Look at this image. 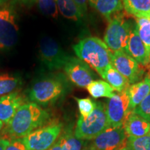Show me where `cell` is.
Masks as SVG:
<instances>
[{"label":"cell","mask_w":150,"mask_h":150,"mask_svg":"<svg viewBox=\"0 0 150 150\" xmlns=\"http://www.w3.org/2000/svg\"><path fill=\"white\" fill-rule=\"evenodd\" d=\"M73 1L77 5V6L79 8L81 13L83 15V16H85L88 10V0H73Z\"/></svg>","instance_id":"30"},{"label":"cell","mask_w":150,"mask_h":150,"mask_svg":"<svg viewBox=\"0 0 150 150\" xmlns=\"http://www.w3.org/2000/svg\"><path fill=\"white\" fill-rule=\"evenodd\" d=\"M23 104V97L16 91L0 97V120L8 124Z\"/></svg>","instance_id":"14"},{"label":"cell","mask_w":150,"mask_h":150,"mask_svg":"<svg viewBox=\"0 0 150 150\" xmlns=\"http://www.w3.org/2000/svg\"><path fill=\"white\" fill-rule=\"evenodd\" d=\"M66 76L74 85L85 88L94 81L95 75L91 68L79 59L71 57L63 67Z\"/></svg>","instance_id":"12"},{"label":"cell","mask_w":150,"mask_h":150,"mask_svg":"<svg viewBox=\"0 0 150 150\" xmlns=\"http://www.w3.org/2000/svg\"><path fill=\"white\" fill-rule=\"evenodd\" d=\"M86 89L90 95L95 99L100 97H107L110 99L115 95V90L109 83L103 80L93 81L86 87Z\"/></svg>","instance_id":"20"},{"label":"cell","mask_w":150,"mask_h":150,"mask_svg":"<svg viewBox=\"0 0 150 150\" xmlns=\"http://www.w3.org/2000/svg\"><path fill=\"white\" fill-rule=\"evenodd\" d=\"M123 8L136 18H150V0H122Z\"/></svg>","instance_id":"18"},{"label":"cell","mask_w":150,"mask_h":150,"mask_svg":"<svg viewBox=\"0 0 150 150\" xmlns=\"http://www.w3.org/2000/svg\"><path fill=\"white\" fill-rule=\"evenodd\" d=\"M133 112L150 122V93L134 108Z\"/></svg>","instance_id":"28"},{"label":"cell","mask_w":150,"mask_h":150,"mask_svg":"<svg viewBox=\"0 0 150 150\" xmlns=\"http://www.w3.org/2000/svg\"><path fill=\"white\" fill-rule=\"evenodd\" d=\"M39 56L42 64L50 70L63 68L72 57L55 40L47 36L43 37L39 43Z\"/></svg>","instance_id":"7"},{"label":"cell","mask_w":150,"mask_h":150,"mask_svg":"<svg viewBox=\"0 0 150 150\" xmlns=\"http://www.w3.org/2000/svg\"><path fill=\"white\" fill-rule=\"evenodd\" d=\"M129 110L133 111L142 100L150 93V79L147 76L138 83L131 84L128 88Z\"/></svg>","instance_id":"16"},{"label":"cell","mask_w":150,"mask_h":150,"mask_svg":"<svg viewBox=\"0 0 150 150\" xmlns=\"http://www.w3.org/2000/svg\"><path fill=\"white\" fill-rule=\"evenodd\" d=\"M7 0H0V5H2L3 4H4Z\"/></svg>","instance_id":"35"},{"label":"cell","mask_w":150,"mask_h":150,"mask_svg":"<svg viewBox=\"0 0 150 150\" xmlns=\"http://www.w3.org/2000/svg\"><path fill=\"white\" fill-rule=\"evenodd\" d=\"M19 27L17 13L12 6H0V50H10L18 42Z\"/></svg>","instance_id":"6"},{"label":"cell","mask_w":150,"mask_h":150,"mask_svg":"<svg viewBox=\"0 0 150 150\" xmlns=\"http://www.w3.org/2000/svg\"><path fill=\"white\" fill-rule=\"evenodd\" d=\"M108 127L106 105L101 102H96V107L87 117H79L74 135L83 140L95 139L99 134Z\"/></svg>","instance_id":"4"},{"label":"cell","mask_w":150,"mask_h":150,"mask_svg":"<svg viewBox=\"0 0 150 150\" xmlns=\"http://www.w3.org/2000/svg\"><path fill=\"white\" fill-rule=\"evenodd\" d=\"M102 78L106 80V82L112 86V88L118 93L127 90L131 85L129 81L112 65L105 71Z\"/></svg>","instance_id":"19"},{"label":"cell","mask_w":150,"mask_h":150,"mask_svg":"<svg viewBox=\"0 0 150 150\" xmlns=\"http://www.w3.org/2000/svg\"><path fill=\"white\" fill-rule=\"evenodd\" d=\"M91 7L109 20L123 9L122 0H88Z\"/></svg>","instance_id":"17"},{"label":"cell","mask_w":150,"mask_h":150,"mask_svg":"<svg viewBox=\"0 0 150 150\" xmlns=\"http://www.w3.org/2000/svg\"><path fill=\"white\" fill-rule=\"evenodd\" d=\"M66 89L67 80L64 75H49L33 84L28 93V97L31 102L46 106L56 102L64 95Z\"/></svg>","instance_id":"3"},{"label":"cell","mask_w":150,"mask_h":150,"mask_svg":"<svg viewBox=\"0 0 150 150\" xmlns=\"http://www.w3.org/2000/svg\"><path fill=\"white\" fill-rule=\"evenodd\" d=\"M128 88L108 99L106 104V112L108 127H122L130 112Z\"/></svg>","instance_id":"9"},{"label":"cell","mask_w":150,"mask_h":150,"mask_svg":"<svg viewBox=\"0 0 150 150\" xmlns=\"http://www.w3.org/2000/svg\"><path fill=\"white\" fill-rule=\"evenodd\" d=\"M77 57L101 76L111 66L112 53L106 43L97 37H87L73 46Z\"/></svg>","instance_id":"2"},{"label":"cell","mask_w":150,"mask_h":150,"mask_svg":"<svg viewBox=\"0 0 150 150\" xmlns=\"http://www.w3.org/2000/svg\"><path fill=\"white\" fill-rule=\"evenodd\" d=\"M125 52L141 65L145 66L150 63V58L145 45L137 32L136 25H132L131 27Z\"/></svg>","instance_id":"13"},{"label":"cell","mask_w":150,"mask_h":150,"mask_svg":"<svg viewBox=\"0 0 150 150\" xmlns=\"http://www.w3.org/2000/svg\"><path fill=\"white\" fill-rule=\"evenodd\" d=\"M5 150H29L22 138H14L10 140Z\"/></svg>","instance_id":"29"},{"label":"cell","mask_w":150,"mask_h":150,"mask_svg":"<svg viewBox=\"0 0 150 150\" xmlns=\"http://www.w3.org/2000/svg\"><path fill=\"white\" fill-rule=\"evenodd\" d=\"M50 118V114L34 102L24 103L7 124L6 134L14 138H22L42 127Z\"/></svg>","instance_id":"1"},{"label":"cell","mask_w":150,"mask_h":150,"mask_svg":"<svg viewBox=\"0 0 150 150\" xmlns=\"http://www.w3.org/2000/svg\"><path fill=\"white\" fill-rule=\"evenodd\" d=\"M127 137H142L150 134V122L131 111L122 125Z\"/></svg>","instance_id":"15"},{"label":"cell","mask_w":150,"mask_h":150,"mask_svg":"<svg viewBox=\"0 0 150 150\" xmlns=\"http://www.w3.org/2000/svg\"><path fill=\"white\" fill-rule=\"evenodd\" d=\"M111 64L130 84L140 81L145 73L141 65L124 51L112 52Z\"/></svg>","instance_id":"11"},{"label":"cell","mask_w":150,"mask_h":150,"mask_svg":"<svg viewBox=\"0 0 150 150\" xmlns=\"http://www.w3.org/2000/svg\"><path fill=\"white\" fill-rule=\"evenodd\" d=\"M10 140L7 138H0V150H5Z\"/></svg>","instance_id":"32"},{"label":"cell","mask_w":150,"mask_h":150,"mask_svg":"<svg viewBox=\"0 0 150 150\" xmlns=\"http://www.w3.org/2000/svg\"><path fill=\"white\" fill-rule=\"evenodd\" d=\"M59 12L64 18L73 20L79 21L83 15L73 0H56Z\"/></svg>","instance_id":"21"},{"label":"cell","mask_w":150,"mask_h":150,"mask_svg":"<svg viewBox=\"0 0 150 150\" xmlns=\"http://www.w3.org/2000/svg\"><path fill=\"white\" fill-rule=\"evenodd\" d=\"M136 22L137 32L145 45L150 58V18H136Z\"/></svg>","instance_id":"23"},{"label":"cell","mask_w":150,"mask_h":150,"mask_svg":"<svg viewBox=\"0 0 150 150\" xmlns=\"http://www.w3.org/2000/svg\"><path fill=\"white\" fill-rule=\"evenodd\" d=\"M127 145V137L123 127H108L89 146V150H117Z\"/></svg>","instance_id":"10"},{"label":"cell","mask_w":150,"mask_h":150,"mask_svg":"<svg viewBox=\"0 0 150 150\" xmlns=\"http://www.w3.org/2000/svg\"><path fill=\"white\" fill-rule=\"evenodd\" d=\"M78 104V108L81 116L83 117H87L93 112L96 107V102H94L91 98H77L74 97Z\"/></svg>","instance_id":"27"},{"label":"cell","mask_w":150,"mask_h":150,"mask_svg":"<svg viewBox=\"0 0 150 150\" xmlns=\"http://www.w3.org/2000/svg\"><path fill=\"white\" fill-rule=\"evenodd\" d=\"M127 145L133 150H150V134L135 138H127Z\"/></svg>","instance_id":"26"},{"label":"cell","mask_w":150,"mask_h":150,"mask_svg":"<svg viewBox=\"0 0 150 150\" xmlns=\"http://www.w3.org/2000/svg\"><path fill=\"white\" fill-rule=\"evenodd\" d=\"M62 138L60 137L49 150H62Z\"/></svg>","instance_id":"31"},{"label":"cell","mask_w":150,"mask_h":150,"mask_svg":"<svg viewBox=\"0 0 150 150\" xmlns=\"http://www.w3.org/2000/svg\"><path fill=\"white\" fill-rule=\"evenodd\" d=\"M62 138V150H83L85 140L76 138L71 129L65 131L61 136Z\"/></svg>","instance_id":"24"},{"label":"cell","mask_w":150,"mask_h":150,"mask_svg":"<svg viewBox=\"0 0 150 150\" xmlns=\"http://www.w3.org/2000/svg\"><path fill=\"white\" fill-rule=\"evenodd\" d=\"M22 84V79L16 74H0V97L13 93Z\"/></svg>","instance_id":"22"},{"label":"cell","mask_w":150,"mask_h":150,"mask_svg":"<svg viewBox=\"0 0 150 150\" xmlns=\"http://www.w3.org/2000/svg\"><path fill=\"white\" fill-rule=\"evenodd\" d=\"M147 76L150 79V65H149V72H148V74L147 75Z\"/></svg>","instance_id":"36"},{"label":"cell","mask_w":150,"mask_h":150,"mask_svg":"<svg viewBox=\"0 0 150 150\" xmlns=\"http://www.w3.org/2000/svg\"><path fill=\"white\" fill-rule=\"evenodd\" d=\"M62 124L53 122L35 129L22 138L29 150H49L59 139Z\"/></svg>","instance_id":"8"},{"label":"cell","mask_w":150,"mask_h":150,"mask_svg":"<svg viewBox=\"0 0 150 150\" xmlns=\"http://www.w3.org/2000/svg\"><path fill=\"white\" fill-rule=\"evenodd\" d=\"M39 10L45 16L57 18L59 15L56 0H35Z\"/></svg>","instance_id":"25"},{"label":"cell","mask_w":150,"mask_h":150,"mask_svg":"<svg viewBox=\"0 0 150 150\" xmlns=\"http://www.w3.org/2000/svg\"><path fill=\"white\" fill-rule=\"evenodd\" d=\"M108 21L104 37V42L112 52H125L132 25L119 13L112 16Z\"/></svg>","instance_id":"5"},{"label":"cell","mask_w":150,"mask_h":150,"mask_svg":"<svg viewBox=\"0 0 150 150\" xmlns=\"http://www.w3.org/2000/svg\"><path fill=\"white\" fill-rule=\"evenodd\" d=\"M117 150H133L132 149H131V147H129L128 145H125V146H124V147H121L120 149H117Z\"/></svg>","instance_id":"33"},{"label":"cell","mask_w":150,"mask_h":150,"mask_svg":"<svg viewBox=\"0 0 150 150\" xmlns=\"http://www.w3.org/2000/svg\"><path fill=\"white\" fill-rule=\"evenodd\" d=\"M4 124V123L2 121L0 120V133H1V130H2V129H3Z\"/></svg>","instance_id":"34"}]
</instances>
